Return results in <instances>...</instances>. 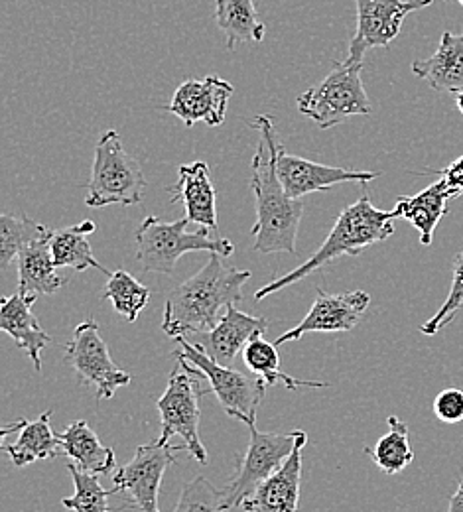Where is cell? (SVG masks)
<instances>
[{"label":"cell","mask_w":463,"mask_h":512,"mask_svg":"<svg viewBox=\"0 0 463 512\" xmlns=\"http://www.w3.org/2000/svg\"><path fill=\"white\" fill-rule=\"evenodd\" d=\"M259 130V148L251 164V188L257 201V223L251 229L255 237V253H296V237L304 215L302 199L290 197L276 170V158L280 150V138L274 127V119L259 115L253 123Z\"/></svg>","instance_id":"cell-1"},{"label":"cell","mask_w":463,"mask_h":512,"mask_svg":"<svg viewBox=\"0 0 463 512\" xmlns=\"http://www.w3.org/2000/svg\"><path fill=\"white\" fill-rule=\"evenodd\" d=\"M249 278V270L227 266L223 256L209 253L207 264L196 276L168 292L162 331L172 339L211 331L221 320V310L243 300V286Z\"/></svg>","instance_id":"cell-2"},{"label":"cell","mask_w":463,"mask_h":512,"mask_svg":"<svg viewBox=\"0 0 463 512\" xmlns=\"http://www.w3.org/2000/svg\"><path fill=\"white\" fill-rule=\"evenodd\" d=\"M397 217H400L397 209H393V211L377 209L373 205L371 197L367 193H363L355 203L347 205L339 213L328 239L314 255L310 256L304 264H300L298 268L290 270L288 274L263 286L255 294V300L263 302L268 296L284 290L286 286L300 282L302 278L324 268L326 264H330L339 256H357L359 253H363L367 247L387 241L395 233L393 221Z\"/></svg>","instance_id":"cell-3"},{"label":"cell","mask_w":463,"mask_h":512,"mask_svg":"<svg viewBox=\"0 0 463 512\" xmlns=\"http://www.w3.org/2000/svg\"><path fill=\"white\" fill-rule=\"evenodd\" d=\"M190 219L166 223L158 217L148 215L136 231V258L146 272L172 276L180 256L186 253H217L227 258L235 253V245L223 237H211L207 227H199L196 233H188Z\"/></svg>","instance_id":"cell-4"},{"label":"cell","mask_w":463,"mask_h":512,"mask_svg":"<svg viewBox=\"0 0 463 512\" xmlns=\"http://www.w3.org/2000/svg\"><path fill=\"white\" fill-rule=\"evenodd\" d=\"M144 190L146 178L140 164L125 150L119 132L107 130L95 146L85 205L95 209L115 203L133 207L142 201Z\"/></svg>","instance_id":"cell-5"},{"label":"cell","mask_w":463,"mask_h":512,"mask_svg":"<svg viewBox=\"0 0 463 512\" xmlns=\"http://www.w3.org/2000/svg\"><path fill=\"white\" fill-rule=\"evenodd\" d=\"M363 64L335 62L328 77L298 95V111L322 130L337 127L355 115H371L373 105L361 79Z\"/></svg>","instance_id":"cell-6"},{"label":"cell","mask_w":463,"mask_h":512,"mask_svg":"<svg viewBox=\"0 0 463 512\" xmlns=\"http://www.w3.org/2000/svg\"><path fill=\"white\" fill-rule=\"evenodd\" d=\"M176 361L178 365L170 373L168 386L156 402V408L162 420V434L158 440L162 444H170V438L180 436L186 442L190 455L198 463L205 465L207 451L199 438V418H201V400L211 392V388H205L199 383L201 375L190 363L182 359H176Z\"/></svg>","instance_id":"cell-7"},{"label":"cell","mask_w":463,"mask_h":512,"mask_svg":"<svg viewBox=\"0 0 463 512\" xmlns=\"http://www.w3.org/2000/svg\"><path fill=\"white\" fill-rule=\"evenodd\" d=\"M239 422L249 428L251 442L237 465L233 481L225 489H221L227 511L241 507L243 501L290 457L300 438L306 434L302 430H292L284 434L261 432L257 428V416L243 418Z\"/></svg>","instance_id":"cell-8"},{"label":"cell","mask_w":463,"mask_h":512,"mask_svg":"<svg viewBox=\"0 0 463 512\" xmlns=\"http://www.w3.org/2000/svg\"><path fill=\"white\" fill-rule=\"evenodd\" d=\"M174 341L182 347V351H176L174 357L198 369L199 375L209 381L211 392L217 396L231 418L243 420L257 416L268 388L263 379L255 375L249 377L233 367L219 365L205 353L199 343H190L186 337H176Z\"/></svg>","instance_id":"cell-9"},{"label":"cell","mask_w":463,"mask_h":512,"mask_svg":"<svg viewBox=\"0 0 463 512\" xmlns=\"http://www.w3.org/2000/svg\"><path fill=\"white\" fill-rule=\"evenodd\" d=\"M66 359L81 383L95 388L97 400H111L121 386H129L133 379L115 365L97 321H81L73 329V339L66 345Z\"/></svg>","instance_id":"cell-10"},{"label":"cell","mask_w":463,"mask_h":512,"mask_svg":"<svg viewBox=\"0 0 463 512\" xmlns=\"http://www.w3.org/2000/svg\"><path fill=\"white\" fill-rule=\"evenodd\" d=\"M188 451L186 446H172L154 440L136 449L133 459L115 473L117 493L129 495L131 505L142 512L158 511V493L162 477L170 465H176V455Z\"/></svg>","instance_id":"cell-11"},{"label":"cell","mask_w":463,"mask_h":512,"mask_svg":"<svg viewBox=\"0 0 463 512\" xmlns=\"http://www.w3.org/2000/svg\"><path fill=\"white\" fill-rule=\"evenodd\" d=\"M357 8V30L349 42V62L363 64L371 48H387L397 40L404 18L434 0H353Z\"/></svg>","instance_id":"cell-12"},{"label":"cell","mask_w":463,"mask_h":512,"mask_svg":"<svg viewBox=\"0 0 463 512\" xmlns=\"http://www.w3.org/2000/svg\"><path fill=\"white\" fill-rule=\"evenodd\" d=\"M371 296L363 290L343 292V294H326L322 288L316 290V300L310 312L304 316L296 327L284 331L274 339V345L280 347L288 341H298L306 333H343L357 327L363 320Z\"/></svg>","instance_id":"cell-13"},{"label":"cell","mask_w":463,"mask_h":512,"mask_svg":"<svg viewBox=\"0 0 463 512\" xmlns=\"http://www.w3.org/2000/svg\"><path fill=\"white\" fill-rule=\"evenodd\" d=\"M235 93L233 85L217 75L184 81L172 95L164 111L178 117L186 127L205 123L207 127H221L225 123L227 105Z\"/></svg>","instance_id":"cell-14"},{"label":"cell","mask_w":463,"mask_h":512,"mask_svg":"<svg viewBox=\"0 0 463 512\" xmlns=\"http://www.w3.org/2000/svg\"><path fill=\"white\" fill-rule=\"evenodd\" d=\"M276 170L284 190L294 199H302L310 193L328 192L339 184H369L381 176L379 172H359L318 164L286 152L284 146L278 150Z\"/></svg>","instance_id":"cell-15"},{"label":"cell","mask_w":463,"mask_h":512,"mask_svg":"<svg viewBox=\"0 0 463 512\" xmlns=\"http://www.w3.org/2000/svg\"><path fill=\"white\" fill-rule=\"evenodd\" d=\"M306 444L308 436L304 434L290 457L243 501L245 512H298L302 449Z\"/></svg>","instance_id":"cell-16"},{"label":"cell","mask_w":463,"mask_h":512,"mask_svg":"<svg viewBox=\"0 0 463 512\" xmlns=\"http://www.w3.org/2000/svg\"><path fill=\"white\" fill-rule=\"evenodd\" d=\"M36 296L24 290H16L14 294L2 298L0 302V327L8 333L16 347H20L34 363V369L42 371V351L52 341L48 331L42 329L40 321L34 314Z\"/></svg>","instance_id":"cell-17"},{"label":"cell","mask_w":463,"mask_h":512,"mask_svg":"<svg viewBox=\"0 0 463 512\" xmlns=\"http://www.w3.org/2000/svg\"><path fill=\"white\" fill-rule=\"evenodd\" d=\"M270 321L261 316H251L237 310L235 304L227 306L219 323L205 333L203 345L205 353L217 361L219 365L231 367L235 357L253 341L255 337H263Z\"/></svg>","instance_id":"cell-18"},{"label":"cell","mask_w":463,"mask_h":512,"mask_svg":"<svg viewBox=\"0 0 463 512\" xmlns=\"http://www.w3.org/2000/svg\"><path fill=\"white\" fill-rule=\"evenodd\" d=\"M170 201H182L190 223L217 231V192L209 178V166L205 162H192L180 168V180L174 188H168Z\"/></svg>","instance_id":"cell-19"},{"label":"cell","mask_w":463,"mask_h":512,"mask_svg":"<svg viewBox=\"0 0 463 512\" xmlns=\"http://www.w3.org/2000/svg\"><path fill=\"white\" fill-rule=\"evenodd\" d=\"M456 197L448 182L442 178L416 195H400L397 199L398 215L406 219L418 233L424 247L432 245L438 223L448 215V201Z\"/></svg>","instance_id":"cell-20"},{"label":"cell","mask_w":463,"mask_h":512,"mask_svg":"<svg viewBox=\"0 0 463 512\" xmlns=\"http://www.w3.org/2000/svg\"><path fill=\"white\" fill-rule=\"evenodd\" d=\"M52 235L42 237L28 245L20 255H18V288L34 294V296H50L62 290L69 282V278H64L58 274V266L52 256Z\"/></svg>","instance_id":"cell-21"},{"label":"cell","mask_w":463,"mask_h":512,"mask_svg":"<svg viewBox=\"0 0 463 512\" xmlns=\"http://www.w3.org/2000/svg\"><path fill=\"white\" fill-rule=\"evenodd\" d=\"M412 73L434 91L456 93L463 87V32H444L440 46L428 60H416Z\"/></svg>","instance_id":"cell-22"},{"label":"cell","mask_w":463,"mask_h":512,"mask_svg":"<svg viewBox=\"0 0 463 512\" xmlns=\"http://www.w3.org/2000/svg\"><path fill=\"white\" fill-rule=\"evenodd\" d=\"M62 451L85 473L109 475L117 469L113 448L103 446L99 436L85 420L71 422L66 432L60 434Z\"/></svg>","instance_id":"cell-23"},{"label":"cell","mask_w":463,"mask_h":512,"mask_svg":"<svg viewBox=\"0 0 463 512\" xmlns=\"http://www.w3.org/2000/svg\"><path fill=\"white\" fill-rule=\"evenodd\" d=\"M52 410L26 422L14 444H4L2 451L10 457L14 467H26L38 459L52 461L62 451V440L52 430Z\"/></svg>","instance_id":"cell-24"},{"label":"cell","mask_w":463,"mask_h":512,"mask_svg":"<svg viewBox=\"0 0 463 512\" xmlns=\"http://www.w3.org/2000/svg\"><path fill=\"white\" fill-rule=\"evenodd\" d=\"M215 22L227 38V50L265 40V22L253 0H215Z\"/></svg>","instance_id":"cell-25"},{"label":"cell","mask_w":463,"mask_h":512,"mask_svg":"<svg viewBox=\"0 0 463 512\" xmlns=\"http://www.w3.org/2000/svg\"><path fill=\"white\" fill-rule=\"evenodd\" d=\"M97 231V225L89 219L79 221L77 225H71L66 229L54 231L52 235V256L58 268H75L79 272H85L89 268H97L105 272L107 276L111 274L91 251V245L87 241L89 235Z\"/></svg>","instance_id":"cell-26"},{"label":"cell","mask_w":463,"mask_h":512,"mask_svg":"<svg viewBox=\"0 0 463 512\" xmlns=\"http://www.w3.org/2000/svg\"><path fill=\"white\" fill-rule=\"evenodd\" d=\"M243 361H245V367L255 377L265 381L266 386L282 384L292 392L300 390V388H328L330 386L328 383H318V381L294 379V377L282 373L276 345L268 343L263 337H255L253 341H249V345L243 349Z\"/></svg>","instance_id":"cell-27"},{"label":"cell","mask_w":463,"mask_h":512,"mask_svg":"<svg viewBox=\"0 0 463 512\" xmlns=\"http://www.w3.org/2000/svg\"><path fill=\"white\" fill-rule=\"evenodd\" d=\"M389 432L375 444V448H365V453L373 463L387 475H397L414 461V449L410 446V432L406 422L398 416H389Z\"/></svg>","instance_id":"cell-28"},{"label":"cell","mask_w":463,"mask_h":512,"mask_svg":"<svg viewBox=\"0 0 463 512\" xmlns=\"http://www.w3.org/2000/svg\"><path fill=\"white\" fill-rule=\"evenodd\" d=\"M103 300H109L123 320L133 323L138 314L148 306L150 290L144 284H140L133 274L119 268L109 274Z\"/></svg>","instance_id":"cell-29"},{"label":"cell","mask_w":463,"mask_h":512,"mask_svg":"<svg viewBox=\"0 0 463 512\" xmlns=\"http://www.w3.org/2000/svg\"><path fill=\"white\" fill-rule=\"evenodd\" d=\"M52 231L30 219V217H16V215H2L0 217V268L6 270L10 262L34 241L48 237Z\"/></svg>","instance_id":"cell-30"},{"label":"cell","mask_w":463,"mask_h":512,"mask_svg":"<svg viewBox=\"0 0 463 512\" xmlns=\"http://www.w3.org/2000/svg\"><path fill=\"white\" fill-rule=\"evenodd\" d=\"M67 471L73 479L75 493L67 499H62L64 509L73 512H111L107 499L115 495L117 489H103L97 475L81 471L75 463H69Z\"/></svg>","instance_id":"cell-31"},{"label":"cell","mask_w":463,"mask_h":512,"mask_svg":"<svg viewBox=\"0 0 463 512\" xmlns=\"http://www.w3.org/2000/svg\"><path fill=\"white\" fill-rule=\"evenodd\" d=\"M172 512H227L223 491L199 475L184 487L178 507Z\"/></svg>","instance_id":"cell-32"},{"label":"cell","mask_w":463,"mask_h":512,"mask_svg":"<svg viewBox=\"0 0 463 512\" xmlns=\"http://www.w3.org/2000/svg\"><path fill=\"white\" fill-rule=\"evenodd\" d=\"M463 306V251L454 262V276H452V288L448 298L444 300L442 308L426 321L420 331L424 335H436L438 331H442L446 325H450L452 320L458 316V312Z\"/></svg>","instance_id":"cell-33"},{"label":"cell","mask_w":463,"mask_h":512,"mask_svg":"<svg viewBox=\"0 0 463 512\" xmlns=\"http://www.w3.org/2000/svg\"><path fill=\"white\" fill-rule=\"evenodd\" d=\"M434 414L444 424H460L463 420V390L446 388L434 398Z\"/></svg>","instance_id":"cell-34"},{"label":"cell","mask_w":463,"mask_h":512,"mask_svg":"<svg viewBox=\"0 0 463 512\" xmlns=\"http://www.w3.org/2000/svg\"><path fill=\"white\" fill-rule=\"evenodd\" d=\"M436 174H442V178L448 182L450 190L458 195L463 193V154L460 158H456L450 166H446L444 170H432Z\"/></svg>","instance_id":"cell-35"},{"label":"cell","mask_w":463,"mask_h":512,"mask_svg":"<svg viewBox=\"0 0 463 512\" xmlns=\"http://www.w3.org/2000/svg\"><path fill=\"white\" fill-rule=\"evenodd\" d=\"M448 512H463V479L458 485V491L454 493V497L450 499V507Z\"/></svg>","instance_id":"cell-36"},{"label":"cell","mask_w":463,"mask_h":512,"mask_svg":"<svg viewBox=\"0 0 463 512\" xmlns=\"http://www.w3.org/2000/svg\"><path fill=\"white\" fill-rule=\"evenodd\" d=\"M454 97H456V105H458V111H460V113L463 115V87L454 93Z\"/></svg>","instance_id":"cell-37"},{"label":"cell","mask_w":463,"mask_h":512,"mask_svg":"<svg viewBox=\"0 0 463 512\" xmlns=\"http://www.w3.org/2000/svg\"><path fill=\"white\" fill-rule=\"evenodd\" d=\"M458 2H460V4H462V6H463V0H458Z\"/></svg>","instance_id":"cell-38"}]
</instances>
